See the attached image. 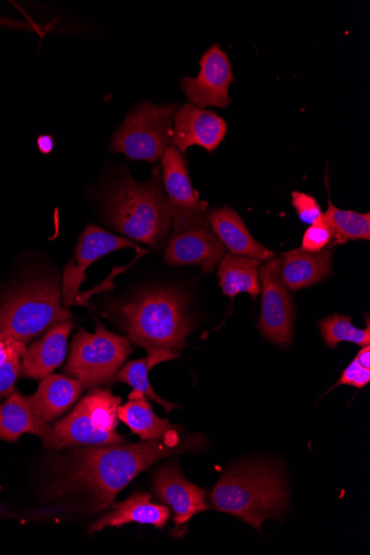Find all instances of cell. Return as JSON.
Segmentation results:
<instances>
[{
	"label": "cell",
	"mask_w": 370,
	"mask_h": 555,
	"mask_svg": "<svg viewBox=\"0 0 370 555\" xmlns=\"http://www.w3.org/2000/svg\"><path fill=\"white\" fill-rule=\"evenodd\" d=\"M179 434L127 446L77 448L61 485L87 491L98 512L109 509L117 495L154 463L203 448L205 440L202 436L181 440Z\"/></svg>",
	"instance_id": "obj_1"
},
{
	"label": "cell",
	"mask_w": 370,
	"mask_h": 555,
	"mask_svg": "<svg viewBox=\"0 0 370 555\" xmlns=\"http://www.w3.org/2000/svg\"><path fill=\"white\" fill-rule=\"evenodd\" d=\"M115 309L130 340L148 354L168 351L180 357L193 328L183 294L169 288L146 291Z\"/></svg>",
	"instance_id": "obj_2"
},
{
	"label": "cell",
	"mask_w": 370,
	"mask_h": 555,
	"mask_svg": "<svg viewBox=\"0 0 370 555\" xmlns=\"http://www.w3.org/2000/svg\"><path fill=\"white\" fill-rule=\"evenodd\" d=\"M221 513L232 515L260 532L261 524L279 519L288 507L282 473L268 464H251L226 473L209 495Z\"/></svg>",
	"instance_id": "obj_3"
},
{
	"label": "cell",
	"mask_w": 370,
	"mask_h": 555,
	"mask_svg": "<svg viewBox=\"0 0 370 555\" xmlns=\"http://www.w3.org/2000/svg\"><path fill=\"white\" fill-rule=\"evenodd\" d=\"M105 210L115 230L155 249L164 245L173 225L169 202L157 170L143 184L129 175L120 179L110 191Z\"/></svg>",
	"instance_id": "obj_4"
},
{
	"label": "cell",
	"mask_w": 370,
	"mask_h": 555,
	"mask_svg": "<svg viewBox=\"0 0 370 555\" xmlns=\"http://www.w3.org/2000/svg\"><path fill=\"white\" fill-rule=\"evenodd\" d=\"M55 281H37L12 293L0 306V334L28 343L58 324L69 322L72 313L62 307Z\"/></svg>",
	"instance_id": "obj_5"
},
{
	"label": "cell",
	"mask_w": 370,
	"mask_h": 555,
	"mask_svg": "<svg viewBox=\"0 0 370 555\" xmlns=\"http://www.w3.org/2000/svg\"><path fill=\"white\" fill-rule=\"evenodd\" d=\"M122 401L111 390L93 388L67 417L52 426L55 435L52 449L124 443L117 431Z\"/></svg>",
	"instance_id": "obj_6"
},
{
	"label": "cell",
	"mask_w": 370,
	"mask_h": 555,
	"mask_svg": "<svg viewBox=\"0 0 370 555\" xmlns=\"http://www.w3.org/2000/svg\"><path fill=\"white\" fill-rule=\"evenodd\" d=\"M131 351L126 337L105 330L97 321L93 334L79 328L75 335L66 372L87 389L112 384Z\"/></svg>",
	"instance_id": "obj_7"
},
{
	"label": "cell",
	"mask_w": 370,
	"mask_h": 555,
	"mask_svg": "<svg viewBox=\"0 0 370 555\" xmlns=\"http://www.w3.org/2000/svg\"><path fill=\"white\" fill-rule=\"evenodd\" d=\"M178 105H139L129 114L112 141L113 153L131 160L154 163L163 158L174 139Z\"/></svg>",
	"instance_id": "obj_8"
},
{
	"label": "cell",
	"mask_w": 370,
	"mask_h": 555,
	"mask_svg": "<svg viewBox=\"0 0 370 555\" xmlns=\"http://www.w3.org/2000/svg\"><path fill=\"white\" fill-rule=\"evenodd\" d=\"M282 259L275 258L260 268L261 311L257 327L268 340L288 348L293 340L295 314L282 280Z\"/></svg>",
	"instance_id": "obj_9"
},
{
	"label": "cell",
	"mask_w": 370,
	"mask_h": 555,
	"mask_svg": "<svg viewBox=\"0 0 370 555\" xmlns=\"http://www.w3.org/2000/svg\"><path fill=\"white\" fill-rule=\"evenodd\" d=\"M164 183L169 195L174 235L208 225L207 204L194 192L186 160L176 146L163 157Z\"/></svg>",
	"instance_id": "obj_10"
},
{
	"label": "cell",
	"mask_w": 370,
	"mask_h": 555,
	"mask_svg": "<svg viewBox=\"0 0 370 555\" xmlns=\"http://www.w3.org/2000/svg\"><path fill=\"white\" fill-rule=\"evenodd\" d=\"M128 247L140 250V247L131 240L114 235L99 227L89 224L79 237L74 259L71 260L64 271V305L67 308L85 305L79 289L86 281V270L102 257Z\"/></svg>",
	"instance_id": "obj_11"
},
{
	"label": "cell",
	"mask_w": 370,
	"mask_h": 555,
	"mask_svg": "<svg viewBox=\"0 0 370 555\" xmlns=\"http://www.w3.org/2000/svg\"><path fill=\"white\" fill-rule=\"evenodd\" d=\"M197 77H186L181 88L193 106L227 108L231 103L230 86L234 80L229 57L220 44L210 47L200 61Z\"/></svg>",
	"instance_id": "obj_12"
},
{
	"label": "cell",
	"mask_w": 370,
	"mask_h": 555,
	"mask_svg": "<svg viewBox=\"0 0 370 555\" xmlns=\"http://www.w3.org/2000/svg\"><path fill=\"white\" fill-rule=\"evenodd\" d=\"M153 490L175 513V537L187 532L188 524L195 515L209 511L205 490L190 482L176 465L166 464L155 473Z\"/></svg>",
	"instance_id": "obj_13"
},
{
	"label": "cell",
	"mask_w": 370,
	"mask_h": 555,
	"mask_svg": "<svg viewBox=\"0 0 370 555\" xmlns=\"http://www.w3.org/2000/svg\"><path fill=\"white\" fill-rule=\"evenodd\" d=\"M225 257V245L207 225L174 235L165 254L169 266H199L205 274L213 273Z\"/></svg>",
	"instance_id": "obj_14"
},
{
	"label": "cell",
	"mask_w": 370,
	"mask_h": 555,
	"mask_svg": "<svg viewBox=\"0 0 370 555\" xmlns=\"http://www.w3.org/2000/svg\"><path fill=\"white\" fill-rule=\"evenodd\" d=\"M227 131V122L216 113L186 104L175 115L173 144L181 154H186L192 145L214 153L225 140Z\"/></svg>",
	"instance_id": "obj_15"
},
{
	"label": "cell",
	"mask_w": 370,
	"mask_h": 555,
	"mask_svg": "<svg viewBox=\"0 0 370 555\" xmlns=\"http://www.w3.org/2000/svg\"><path fill=\"white\" fill-rule=\"evenodd\" d=\"M73 327L74 323L69 321L48 330L40 340L26 350L21 374L26 378L43 379L54 373L66 359L68 337Z\"/></svg>",
	"instance_id": "obj_16"
},
{
	"label": "cell",
	"mask_w": 370,
	"mask_h": 555,
	"mask_svg": "<svg viewBox=\"0 0 370 555\" xmlns=\"http://www.w3.org/2000/svg\"><path fill=\"white\" fill-rule=\"evenodd\" d=\"M24 434L37 436L47 448H54L52 426L36 413L28 397L13 391L0 405V440L16 441Z\"/></svg>",
	"instance_id": "obj_17"
},
{
	"label": "cell",
	"mask_w": 370,
	"mask_h": 555,
	"mask_svg": "<svg viewBox=\"0 0 370 555\" xmlns=\"http://www.w3.org/2000/svg\"><path fill=\"white\" fill-rule=\"evenodd\" d=\"M208 224L232 255L269 262L276 258L273 250L254 240L242 218L231 208L209 211Z\"/></svg>",
	"instance_id": "obj_18"
},
{
	"label": "cell",
	"mask_w": 370,
	"mask_h": 555,
	"mask_svg": "<svg viewBox=\"0 0 370 555\" xmlns=\"http://www.w3.org/2000/svg\"><path fill=\"white\" fill-rule=\"evenodd\" d=\"M170 517V509L163 504L152 503L149 493L136 492L91 525L89 532L94 533L105 528H122L132 522L163 530Z\"/></svg>",
	"instance_id": "obj_19"
},
{
	"label": "cell",
	"mask_w": 370,
	"mask_h": 555,
	"mask_svg": "<svg viewBox=\"0 0 370 555\" xmlns=\"http://www.w3.org/2000/svg\"><path fill=\"white\" fill-rule=\"evenodd\" d=\"M81 392L82 385L79 380L62 375H49L41 379L38 390L28 396V400L43 421L52 423L72 409Z\"/></svg>",
	"instance_id": "obj_20"
},
{
	"label": "cell",
	"mask_w": 370,
	"mask_h": 555,
	"mask_svg": "<svg viewBox=\"0 0 370 555\" xmlns=\"http://www.w3.org/2000/svg\"><path fill=\"white\" fill-rule=\"evenodd\" d=\"M333 255L331 246L317 254L301 248L288 251L283 255V283L292 291L320 283L332 274Z\"/></svg>",
	"instance_id": "obj_21"
},
{
	"label": "cell",
	"mask_w": 370,
	"mask_h": 555,
	"mask_svg": "<svg viewBox=\"0 0 370 555\" xmlns=\"http://www.w3.org/2000/svg\"><path fill=\"white\" fill-rule=\"evenodd\" d=\"M119 421L143 441L161 440L174 433H182V427L171 425L167 420L158 418L145 396L137 390L129 395L126 405L118 409Z\"/></svg>",
	"instance_id": "obj_22"
},
{
	"label": "cell",
	"mask_w": 370,
	"mask_h": 555,
	"mask_svg": "<svg viewBox=\"0 0 370 555\" xmlns=\"http://www.w3.org/2000/svg\"><path fill=\"white\" fill-rule=\"evenodd\" d=\"M220 263L218 276L225 295L234 298L240 293H247L255 299L260 294V261L229 255Z\"/></svg>",
	"instance_id": "obj_23"
},
{
	"label": "cell",
	"mask_w": 370,
	"mask_h": 555,
	"mask_svg": "<svg viewBox=\"0 0 370 555\" xmlns=\"http://www.w3.org/2000/svg\"><path fill=\"white\" fill-rule=\"evenodd\" d=\"M323 216L334 231L333 245H342L348 241L370 238V215L346 211L336 208L329 201V209Z\"/></svg>",
	"instance_id": "obj_24"
},
{
	"label": "cell",
	"mask_w": 370,
	"mask_h": 555,
	"mask_svg": "<svg viewBox=\"0 0 370 555\" xmlns=\"http://www.w3.org/2000/svg\"><path fill=\"white\" fill-rule=\"evenodd\" d=\"M26 350L25 343L7 334H0V398L15 391Z\"/></svg>",
	"instance_id": "obj_25"
},
{
	"label": "cell",
	"mask_w": 370,
	"mask_h": 555,
	"mask_svg": "<svg viewBox=\"0 0 370 555\" xmlns=\"http://www.w3.org/2000/svg\"><path fill=\"white\" fill-rule=\"evenodd\" d=\"M366 330H359L352 324L349 317L334 314L321 321L322 337L326 344L334 349L342 341H349L359 346H369L370 344V326L369 318L366 315Z\"/></svg>",
	"instance_id": "obj_26"
},
{
	"label": "cell",
	"mask_w": 370,
	"mask_h": 555,
	"mask_svg": "<svg viewBox=\"0 0 370 555\" xmlns=\"http://www.w3.org/2000/svg\"><path fill=\"white\" fill-rule=\"evenodd\" d=\"M149 371L150 367L148 365L146 358L140 359L138 361L130 362L127 364L116 376V380L126 383L144 396H148L151 400L162 405L168 414H170L174 410L179 409V405L176 403L168 402L158 396L149 382Z\"/></svg>",
	"instance_id": "obj_27"
},
{
	"label": "cell",
	"mask_w": 370,
	"mask_h": 555,
	"mask_svg": "<svg viewBox=\"0 0 370 555\" xmlns=\"http://www.w3.org/2000/svg\"><path fill=\"white\" fill-rule=\"evenodd\" d=\"M334 231L329 220L322 216L305 231L301 249L317 254L333 245Z\"/></svg>",
	"instance_id": "obj_28"
},
{
	"label": "cell",
	"mask_w": 370,
	"mask_h": 555,
	"mask_svg": "<svg viewBox=\"0 0 370 555\" xmlns=\"http://www.w3.org/2000/svg\"><path fill=\"white\" fill-rule=\"evenodd\" d=\"M292 205L297 212L298 219L305 224L311 225L323 216L319 202L306 193L293 192Z\"/></svg>",
	"instance_id": "obj_29"
},
{
	"label": "cell",
	"mask_w": 370,
	"mask_h": 555,
	"mask_svg": "<svg viewBox=\"0 0 370 555\" xmlns=\"http://www.w3.org/2000/svg\"><path fill=\"white\" fill-rule=\"evenodd\" d=\"M370 382V370L362 367L355 359L343 372L336 386L348 385L358 389L363 388Z\"/></svg>",
	"instance_id": "obj_30"
},
{
	"label": "cell",
	"mask_w": 370,
	"mask_h": 555,
	"mask_svg": "<svg viewBox=\"0 0 370 555\" xmlns=\"http://www.w3.org/2000/svg\"><path fill=\"white\" fill-rule=\"evenodd\" d=\"M55 140L51 135H41L38 139V147L43 155H48L54 150Z\"/></svg>",
	"instance_id": "obj_31"
},
{
	"label": "cell",
	"mask_w": 370,
	"mask_h": 555,
	"mask_svg": "<svg viewBox=\"0 0 370 555\" xmlns=\"http://www.w3.org/2000/svg\"><path fill=\"white\" fill-rule=\"evenodd\" d=\"M357 362L365 369L370 370V347L365 346L356 357Z\"/></svg>",
	"instance_id": "obj_32"
}]
</instances>
